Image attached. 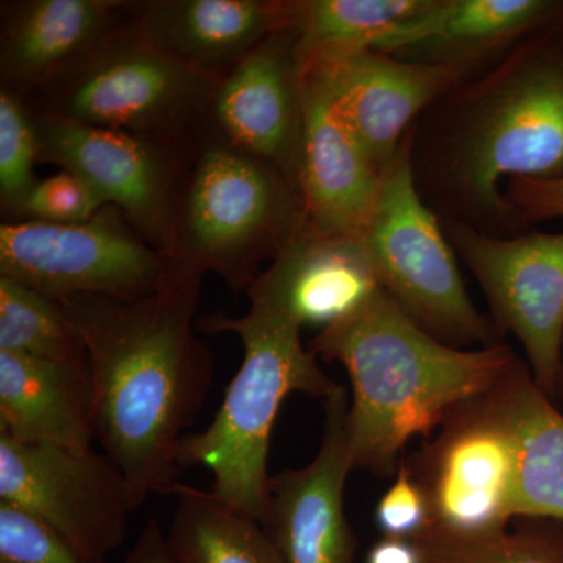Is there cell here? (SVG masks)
Returning a JSON list of instances; mask_svg holds the SVG:
<instances>
[{
	"label": "cell",
	"mask_w": 563,
	"mask_h": 563,
	"mask_svg": "<svg viewBox=\"0 0 563 563\" xmlns=\"http://www.w3.org/2000/svg\"><path fill=\"white\" fill-rule=\"evenodd\" d=\"M201 285L202 277H177L131 301L58 299L87 347L95 440L139 509L181 484V443L213 384V354L196 333Z\"/></svg>",
	"instance_id": "cell-1"
},
{
	"label": "cell",
	"mask_w": 563,
	"mask_h": 563,
	"mask_svg": "<svg viewBox=\"0 0 563 563\" xmlns=\"http://www.w3.org/2000/svg\"><path fill=\"white\" fill-rule=\"evenodd\" d=\"M412 129L415 179L440 220L496 236L526 228L503 181L563 177V24L462 81Z\"/></svg>",
	"instance_id": "cell-2"
},
{
	"label": "cell",
	"mask_w": 563,
	"mask_h": 563,
	"mask_svg": "<svg viewBox=\"0 0 563 563\" xmlns=\"http://www.w3.org/2000/svg\"><path fill=\"white\" fill-rule=\"evenodd\" d=\"M310 351L346 369L352 463L384 476L398 472L410 440L442 428L521 362L503 343L468 350L440 342L384 290L351 317L322 329Z\"/></svg>",
	"instance_id": "cell-3"
},
{
	"label": "cell",
	"mask_w": 563,
	"mask_h": 563,
	"mask_svg": "<svg viewBox=\"0 0 563 563\" xmlns=\"http://www.w3.org/2000/svg\"><path fill=\"white\" fill-rule=\"evenodd\" d=\"M198 331L235 333L243 361L209 428L181 443V468L206 466L213 474L211 492L261 520L268 501V455L273 426L292 393L325 399L340 384L303 346L302 328L272 303L251 299L243 317L203 314Z\"/></svg>",
	"instance_id": "cell-4"
},
{
	"label": "cell",
	"mask_w": 563,
	"mask_h": 563,
	"mask_svg": "<svg viewBox=\"0 0 563 563\" xmlns=\"http://www.w3.org/2000/svg\"><path fill=\"white\" fill-rule=\"evenodd\" d=\"M306 224L301 191L268 163L203 128L177 213L173 265L181 277L213 273L246 290Z\"/></svg>",
	"instance_id": "cell-5"
},
{
	"label": "cell",
	"mask_w": 563,
	"mask_h": 563,
	"mask_svg": "<svg viewBox=\"0 0 563 563\" xmlns=\"http://www.w3.org/2000/svg\"><path fill=\"white\" fill-rule=\"evenodd\" d=\"M133 20L22 99L38 117L191 146L220 80L152 46Z\"/></svg>",
	"instance_id": "cell-6"
},
{
	"label": "cell",
	"mask_w": 563,
	"mask_h": 563,
	"mask_svg": "<svg viewBox=\"0 0 563 563\" xmlns=\"http://www.w3.org/2000/svg\"><path fill=\"white\" fill-rule=\"evenodd\" d=\"M362 239L383 290L426 332L455 347L501 343V331L470 299L442 220L418 190L412 131L384 172Z\"/></svg>",
	"instance_id": "cell-7"
},
{
	"label": "cell",
	"mask_w": 563,
	"mask_h": 563,
	"mask_svg": "<svg viewBox=\"0 0 563 563\" xmlns=\"http://www.w3.org/2000/svg\"><path fill=\"white\" fill-rule=\"evenodd\" d=\"M0 276L55 299L103 296L128 301L154 295L181 277L111 206L77 224L3 221Z\"/></svg>",
	"instance_id": "cell-8"
},
{
	"label": "cell",
	"mask_w": 563,
	"mask_h": 563,
	"mask_svg": "<svg viewBox=\"0 0 563 563\" xmlns=\"http://www.w3.org/2000/svg\"><path fill=\"white\" fill-rule=\"evenodd\" d=\"M503 383L457 410L407 462L431 512L421 539H483L517 518L518 439Z\"/></svg>",
	"instance_id": "cell-9"
},
{
	"label": "cell",
	"mask_w": 563,
	"mask_h": 563,
	"mask_svg": "<svg viewBox=\"0 0 563 563\" xmlns=\"http://www.w3.org/2000/svg\"><path fill=\"white\" fill-rule=\"evenodd\" d=\"M32 117L40 162L77 174L106 206L121 210L136 232L173 262L180 196L196 144L185 146L117 129Z\"/></svg>",
	"instance_id": "cell-10"
},
{
	"label": "cell",
	"mask_w": 563,
	"mask_h": 563,
	"mask_svg": "<svg viewBox=\"0 0 563 563\" xmlns=\"http://www.w3.org/2000/svg\"><path fill=\"white\" fill-rule=\"evenodd\" d=\"M0 503L38 518L95 563L122 547L139 509L124 474L95 448L24 443L3 433Z\"/></svg>",
	"instance_id": "cell-11"
},
{
	"label": "cell",
	"mask_w": 563,
	"mask_h": 563,
	"mask_svg": "<svg viewBox=\"0 0 563 563\" xmlns=\"http://www.w3.org/2000/svg\"><path fill=\"white\" fill-rule=\"evenodd\" d=\"M444 233L490 306L523 346L536 384L555 398L563 350V232L496 236L454 220Z\"/></svg>",
	"instance_id": "cell-12"
},
{
	"label": "cell",
	"mask_w": 563,
	"mask_h": 563,
	"mask_svg": "<svg viewBox=\"0 0 563 563\" xmlns=\"http://www.w3.org/2000/svg\"><path fill=\"white\" fill-rule=\"evenodd\" d=\"M331 96L346 128L380 173L433 103L470 79L468 70L362 51L332 60L299 63Z\"/></svg>",
	"instance_id": "cell-13"
},
{
	"label": "cell",
	"mask_w": 563,
	"mask_h": 563,
	"mask_svg": "<svg viewBox=\"0 0 563 563\" xmlns=\"http://www.w3.org/2000/svg\"><path fill=\"white\" fill-rule=\"evenodd\" d=\"M206 128L299 188L303 95L291 25L268 36L218 81Z\"/></svg>",
	"instance_id": "cell-14"
},
{
	"label": "cell",
	"mask_w": 563,
	"mask_h": 563,
	"mask_svg": "<svg viewBox=\"0 0 563 563\" xmlns=\"http://www.w3.org/2000/svg\"><path fill=\"white\" fill-rule=\"evenodd\" d=\"M322 402L324 431L313 461L269 479L261 523L285 563H354L355 537L344 512L354 470L346 435L350 399L340 385Z\"/></svg>",
	"instance_id": "cell-15"
},
{
	"label": "cell",
	"mask_w": 563,
	"mask_h": 563,
	"mask_svg": "<svg viewBox=\"0 0 563 563\" xmlns=\"http://www.w3.org/2000/svg\"><path fill=\"white\" fill-rule=\"evenodd\" d=\"M383 290L362 235H332L306 224L247 288L301 328H329Z\"/></svg>",
	"instance_id": "cell-16"
},
{
	"label": "cell",
	"mask_w": 563,
	"mask_h": 563,
	"mask_svg": "<svg viewBox=\"0 0 563 563\" xmlns=\"http://www.w3.org/2000/svg\"><path fill=\"white\" fill-rule=\"evenodd\" d=\"M301 190L307 224L361 236L379 201L383 176L346 128L317 77L302 74Z\"/></svg>",
	"instance_id": "cell-17"
},
{
	"label": "cell",
	"mask_w": 563,
	"mask_h": 563,
	"mask_svg": "<svg viewBox=\"0 0 563 563\" xmlns=\"http://www.w3.org/2000/svg\"><path fill=\"white\" fill-rule=\"evenodd\" d=\"M140 2L25 0L2 7L0 80L21 98L79 62L135 16Z\"/></svg>",
	"instance_id": "cell-18"
},
{
	"label": "cell",
	"mask_w": 563,
	"mask_h": 563,
	"mask_svg": "<svg viewBox=\"0 0 563 563\" xmlns=\"http://www.w3.org/2000/svg\"><path fill=\"white\" fill-rule=\"evenodd\" d=\"M135 25L152 46L221 80L258 44L291 25V0L140 2Z\"/></svg>",
	"instance_id": "cell-19"
},
{
	"label": "cell",
	"mask_w": 563,
	"mask_h": 563,
	"mask_svg": "<svg viewBox=\"0 0 563 563\" xmlns=\"http://www.w3.org/2000/svg\"><path fill=\"white\" fill-rule=\"evenodd\" d=\"M558 24H563V0H431L376 51L472 74L476 63L507 54L533 33Z\"/></svg>",
	"instance_id": "cell-20"
},
{
	"label": "cell",
	"mask_w": 563,
	"mask_h": 563,
	"mask_svg": "<svg viewBox=\"0 0 563 563\" xmlns=\"http://www.w3.org/2000/svg\"><path fill=\"white\" fill-rule=\"evenodd\" d=\"M0 433L24 443L92 448L88 357L44 361L0 351Z\"/></svg>",
	"instance_id": "cell-21"
},
{
	"label": "cell",
	"mask_w": 563,
	"mask_h": 563,
	"mask_svg": "<svg viewBox=\"0 0 563 563\" xmlns=\"http://www.w3.org/2000/svg\"><path fill=\"white\" fill-rule=\"evenodd\" d=\"M503 396L518 439L517 518L563 521V413L523 361Z\"/></svg>",
	"instance_id": "cell-22"
},
{
	"label": "cell",
	"mask_w": 563,
	"mask_h": 563,
	"mask_svg": "<svg viewBox=\"0 0 563 563\" xmlns=\"http://www.w3.org/2000/svg\"><path fill=\"white\" fill-rule=\"evenodd\" d=\"M166 533L176 563H285L272 537L254 515L213 492L179 484Z\"/></svg>",
	"instance_id": "cell-23"
},
{
	"label": "cell",
	"mask_w": 563,
	"mask_h": 563,
	"mask_svg": "<svg viewBox=\"0 0 563 563\" xmlns=\"http://www.w3.org/2000/svg\"><path fill=\"white\" fill-rule=\"evenodd\" d=\"M429 5L431 0H291L298 62L376 51Z\"/></svg>",
	"instance_id": "cell-24"
},
{
	"label": "cell",
	"mask_w": 563,
	"mask_h": 563,
	"mask_svg": "<svg viewBox=\"0 0 563 563\" xmlns=\"http://www.w3.org/2000/svg\"><path fill=\"white\" fill-rule=\"evenodd\" d=\"M0 351L44 361L88 357L79 329L58 299L2 276Z\"/></svg>",
	"instance_id": "cell-25"
},
{
	"label": "cell",
	"mask_w": 563,
	"mask_h": 563,
	"mask_svg": "<svg viewBox=\"0 0 563 563\" xmlns=\"http://www.w3.org/2000/svg\"><path fill=\"white\" fill-rule=\"evenodd\" d=\"M536 525L474 540H418L424 563H563V521Z\"/></svg>",
	"instance_id": "cell-26"
},
{
	"label": "cell",
	"mask_w": 563,
	"mask_h": 563,
	"mask_svg": "<svg viewBox=\"0 0 563 563\" xmlns=\"http://www.w3.org/2000/svg\"><path fill=\"white\" fill-rule=\"evenodd\" d=\"M40 141L27 103L0 88V201L7 221L14 220L38 177Z\"/></svg>",
	"instance_id": "cell-27"
},
{
	"label": "cell",
	"mask_w": 563,
	"mask_h": 563,
	"mask_svg": "<svg viewBox=\"0 0 563 563\" xmlns=\"http://www.w3.org/2000/svg\"><path fill=\"white\" fill-rule=\"evenodd\" d=\"M0 563H95L20 507L0 503Z\"/></svg>",
	"instance_id": "cell-28"
},
{
	"label": "cell",
	"mask_w": 563,
	"mask_h": 563,
	"mask_svg": "<svg viewBox=\"0 0 563 563\" xmlns=\"http://www.w3.org/2000/svg\"><path fill=\"white\" fill-rule=\"evenodd\" d=\"M103 207L106 203L87 181L77 174L62 169L54 176L36 181L14 220L77 224L91 220Z\"/></svg>",
	"instance_id": "cell-29"
},
{
	"label": "cell",
	"mask_w": 563,
	"mask_h": 563,
	"mask_svg": "<svg viewBox=\"0 0 563 563\" xmlns=\"http://www.w3.org/2000/svg\"><path fill=\"white\" fill-rule=\"evenodd\" d=\"M374 521L383 536L391 539L420 540L428 533L431 526L428 499L406 461L374 507Z\"/></svg>",
	"instance_id": "cell-30"
},
{
	"label": "cell",
	"mask_w": 563,
	"mask_h": 563,
	"mask_svg": "<svg viewBox=\"0 0 563 563\" xmlns=\"http://www.w3.org/2000/svg\"><path fill=\"white\" fill-rule=\"evenodd\" d=\"M504 192L526 225L563 218V177L555 180H512Z\"/></svg>",
	"instance_id": "cell-31"
},
{
	"label": "cell",
	"mask_w": 563,
	"mask_h": 563,
	"mask_svg": "<svg viewBox=\"0 0 563 563\" xmlns=\"http://www.w3.org/2000/svg\"><path fill=\"white\" fill-rule=\"evenodd\" d=\"M122 563H176L169 553L166 533L157 521H147Z\"/></svg>",
	"instance_id": "cell-32"
},
{
	"label": "cell",
	"mask_w": 563,
	"mask_h": 563,
	"mask_svg": "<svg viewBox=\"0 0 563 563\" xmlns=\"http://www.w3.org/2000/svg\"><path fill=\"white\" fill-rule=\"evenodd\" d=\"M365 563H424V551L418 540L384 537L369 548Z\"/></svg>",
	"instance_id": "cell-33"
},
{
	"label": "cell",
	"mask_w": 563,
	"mask_h": 563,
	"mask_svg": "<svg viewBox=\"0 0 563 563\" xmlns=\"http://www.w3.org/2000/svg\"><path fill=\"white\" fill-rule=\"evenodd\" d=\"M558 396H561V398L563 399V350L561 369H559L558 388H555V398H558Z\"/></svg>",
	"instance_id": "cell-34"
}]
</instances>
